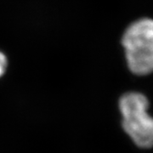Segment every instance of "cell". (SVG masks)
Returning a JSON list of instances; mask_svg holds the SVG:
<instances>
[{
  "label": "cell",
  "mask_w": 153,
  "mask_h": 153,
  "mask_svg": "<svg viewBox=\"0 0 153 153\" xmlns=\"http://www.w3.org/2000/svg\"><path fill=\"white\" fill-rule=\"evenodd\" d=\"M122 44L130 71L140 76L153 72V20L144 18L132 23Z\"/></svg>",
  "instance_id": "obj_1"
},
{
  "label": "cell",
  "mask_w": 153,
  "mask_h": 153,
  "mask_svg": "<svg viewBox=\"0 0 153 153\" xmlns=\"http://www.w3.org/2000/svg\"><path fill=\"white\" fill-rule=\"evenodd\" d=\"M147 98L140 93L124 94L119 100L123 128L137 146H153V117L148 113Z\"/></svg>",
  "instance_id": "obj_2"
},
{
  "label": "cell",
  "mask_w": 153,
  "mask_h": 153,
  "mask_svg": "<svg viewBox=\"0 0 153 153\" xmlns=\"http://www.w3.org/2000/svg\"><path fill=\"white\" fill-rule=\"evenodd\" d=\"M7 67V59L6 56L0 51V77L4 75Z\"/></svg>",
  "instance_id": "obj_3"
}]
</instances>
